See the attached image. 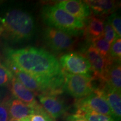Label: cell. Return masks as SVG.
<instances>
[{"label":"cell","mask_w":121,"mask_h":121,"mask_svg":"<svg viewBox=\"0 0 121 121\" xmlns=\"http://www.w3.org/2000/svg\"><path fill=\"white\" fill-rule=\"evenodd\" d=\"M76 114L83 116L88 112H95L109 116L113 118V114L108 103L99 89H95L90 94L76 102Z\"/></svg>","instance_id":"5"},{"label":"cell","mask_w":121,"mask_h":121,"mask_svg":"<svg viewBox=\"0 0 121 121\" xmlns=\"http://www.w3.org/2000/svg\"><path fill=\"white\" fill-rule=\"evenodd\" d=\"M38 98L44 109L53 119L61 117L67 111L65 102L56 95L40 94Z\"/></svg>","instance_id":"9"},{"label":"cell","mask_w":121,"mask_h":121,"mask_svg":"<svg viewBox=\"0 0 121 121\" xmlns=\"http://www.w3.org/2000/svg\"><path fill=\"white\" fill-rule=\"evenodd\" d=\"M10 84L11 93L17 99L30 105L37 103L35 100V94L22 85L14 76L13 77Z\"/></svg>","instance_id":"12"},{"label":"cell","mask_w":121,"mask_h":121,"mask_svg":"<svg viewBox=\"0 0 121 121\" xmlns=\"http://www.w3.org/2000/svg\"><path fill=\"white\" fill-rule=\"evenodd\" d=\"M6 56L10 67L22 70L36 78L52 80L64 76L57 59L42 48L31 47L9 49Z\"/></svg>","instance_id":"1"},{"label":"cell","mask_w":121,"mask_h":121,"mask_svg":"<svg viewBox=\"0 0 121 121\" xmlns=\"http://www.w3.org/2000/svg\"><path fill=\"white\" fill-rule=\"evenodd\" d=\"M66 121H87L82 116L78 114L69 115L66 118Z\"/></svg>","instance_id":"25"},{"label":"cell","mask_w":121,"mask_h":121,"mask_svg":"<svg viewBox=\"0 0 121 121\" xmlns=\"http://www.w3.org/2000/svg\"><path fill=\"white\" fill-rule=\"evenodd\" d=\"M101 90L104 98L109 105L113 119L116 121H121V91L103 85Z\"/></svg>","instance_id":"11"},{"label":"cell","mask_w":121,"mask_h":121,"mask_svg":"<svg viewBox=\"0 0 121 121\" xmlns=\"http://www.w3.org/2000/svg\"><path fill=\"white\" fill-rule=\"evenodd\" d=\"M59 63L62 71L66 73L93 77L91 75L93 73L91 66L82 54L78 53L65 54L60 58Z\"/></svg>","instance_id":"6"},{"label":"cell","mask_w":121,"mask_h":121,"mask_svg":"<svg viewBox=\"0 0 121 121\" xmlns=\"http://www.w3.org/2000/svg\"><path fill=\"white\" fill-rule=\"evenodd\" d=\"M63 72L65 76L63 90L73 97L82 99L95 90L93 84V77Z\"/></svg>","instance_id":"4"},{"label":"cell","mask_w":121,"mask_h":121,"mask_svg":"<svg viewBox=\"0 0 121 121\" xmlns=\"http://www.w3.org/2000/svg\"><path fill=\"white\" fill-rule=\"evenodd\" d=\"M85 57L90 62L93 72V78L104 81L105 73L113 60L104 58L96 48L90 45L85 53Z\"/></svg>","instance_id":"8"},{"label":"cell","mask_w":121,"mask_h":121,"mask_svg":"<svg viewBox=\"0 0 121 121\" xmlns=\"http://www.w3.org/2000/svg\"><path fill=\"white\" fill-rule=\"evenodd\" d=\"M44 39L47 45L56 52H63L69 50L75 43L71 35L49 27L45 30Z\"/></svg>","instance_id":"7"},{"label":"cell","mask_w":121,"mask_h":121,"mask_svg":"<svg viewBox=\"0 0 121 121\" xmlns=\"http://www.w3.org/2000/svg\"><path fill=\"white\" fill-rule=\"evenodd\" d=\"M10 121H17V120H16V119H11L10 120Z\"/></svg>","instance_id":"26"},{"label":"cell","mask_w":121,"mask_h":121,"mask_svg":"<svg viewBox=\"0 0 121 121\" xmlns=\"http://www.w3.org/2000/svg\"><path fill=\"white\" fill-rule=\"evenodd\" d=\"M38 103L30 105L25 104L17 99L10 100L9 112L11 119L20 121L34 112Z\"/></svg>","instance_id":"13"},{"label":"cell","mask_w":121,"mask_h":121,"mask_svg":"<svg viewBox=\"0 0 121 121\" xmlns=\"http://www.w3.org/2000/svg\"><path fill=\"white\" fill-rule=\"evenodd\" d=\"M13 77V75L11 71L0 63V86L10 84Z\"/></svg>","instance_id":"20"},{"label":"cell","mask_w":121,"mask_h":121,"mask_svg":"<svg viewBox=\"0 0 121 121\" xmlns=\"http://www.w3.org/2000/svg\"><path fill=\"white\" fill-rule=\"evenodd\" d=\"M56 5L83 22L86 20L91 15L90 7L85 1L66 0L60 1Z\"/></svg>","instance_id":"10"},{"label":"cell","mask_w":121,"mask_h":121,"mask_svg":"<svg viewBox=\"0 0 121 121\" xmlns=\"http://www.w3.org/2000/svg\"><path fill=\"white\" fill-rule=\"evenodd\" d=\"M24 119L26 121H54V119L39 104L36 107L34 112Z\"/></svg>","instance_id":"18"},{"label":"cell","mask_w":121,"mask_h":121,"mask_svg":"<svg viewBox=\"0 0 121 121\" xmlns=\"http://www.w3.org/2000/svg\"><path fill=\"white\" fill-rule=\"evenodd\" d=\"M42 15L49 28L61 30L71 35L78 34L85 27L84 22L73 17L56 5L44 6Z\"/></svg>","instance_id":"3"},{"label":"cell","mask_w":121,"mask_h":121,"mask_svg":"<svg viewBox=\"0 0 121 121\" xmlns=\"http://www.w3.org/2000/svg\"><path fill=\"white\" fill-rule=\"evenodd\" d=\"M10 100L4 99L0 102V121H10L11 119L9 112Z\"/></svg>","instance_id":"24"},{"label":"cell","mask_w":121,"mask_h":121,"mask_svg":"<svg viewBox=\"0 0 121 121\" xmlns=\"http://www.w3.org/2000/svg\"><path fill=\"white\" fill-rule=\"evenodd\" d=\"M90 9L98 15H107L112 13L116 9L115 2L109 0L85 1Z\"/></svg>","instance_id":"15"},{"label":"cell","mask_w":121,"mask_h":121,"mask_svg":"<svg viewBox=\"0 0 121 121\" xmlns=\"http://www.w3.org/2000/svg\"><path fill=\"white\" fill-rule=\"evenodd\" d=\"M26 121V120H25V119L24 118V119H22V120H20V121Z\"/></svg>","instance_id":"27"},{"label":"cell","mask_w":121,"mask_h":121,"mask_svg":"<svg viewBox=\"0 0 121 121\" xmlns=\"http://www.w3.org/2000/svg\"><path fill=\"white\" fill-rule=\"evenodd\" d=\"M102 84L103 85L121 91V69L120 62H113L109 66Z\"/></svg>","instance_id":"14"},{"label":"cell","mask_w":121,"mask_h":121,"mask_svg":"<svg viewBox=\"0 0 121 121\" xmlns=\"http://www.w3.org/2000/svg\"><path fill=\"white\" fill-rule=\"evenodd\" d=\"M92 45L97 49V51L104 58L112 60L110 57V44L103 37V35L98 38L92 40Z\"/></svg>","instance_id":"17"},{"label":"cell","mask_w":121,"mask_h":121,"mask_svg":"<svg viewBox=\"0 0 121 121\" xmlns=\"http://www.w3.org/2000/svg\"><path fill=\"white\" fill-rule=\"evenodd\" d=\"M34 33V19L26 11L13 9L0 17V37L20 42L30 39Z\"/></svg>","instance_id":"2"},{"label":"cell","mask_w":121,"mask_h":121,"mask_svg":"<svg viewBox=\"0 0 121 121\" xmlns=\"http://www.w3.org/2000/svg\"><path fill=\"white\" fill-rule=\"evenodd\" d=\"M110 57L113 62H121V39L119 38L112 44L110 49Z\"/></svg>","instance_id":"19"},{"label":"cell","mask_w":121,"mask_h":121,"mask_svg":"<svg viewBox=\"0 0 121 121\" xmlns=\"http://www.w3.org/2000/svg\"><path fill=\"white\" fill-rule=\"evenodd\" d=\"M108 22L117 34V37L121 38V19L120 15L117 13H113L108 17Z\"/></svg>","instance_id":"23"},{"label":"cell","mask_w":121,"mask_h":121,"mask_svg":"<svg viewBox=\"0 0 121 121\" xmlns=\"http://www.w3.org/2000/svg\"><path fill=\"white\" fill-rule=\"evenodd\" d=\"M82 116L87 121H116L109 116L93 111L86 112Z\"/></svg>","instance_id":"22"},{"label":"cell","mask_w":121,"mask_h":121,"mask_svg":"<svg viewBox=\"0 0 121 121\" xmlns=\"http://www.w3.org/2000/svg\"><path fill=\"white\" fill-rule=\"evenodd\" d=\"M104 21L101 19L92 16L88 19L85 34L91 40L98 38L103 35Z\"/></svg>","instance_id":"16"},{"label":"cell","mask_w":121,"mask_h":121,"mask_svg":"<svg viewBox=\"0 0 121 121\" xmlns=\"http://www.w3.org/2000/svg\"><path fill=\"white\" fill-rule=\"evenodd\" d=\"M103 37L110 44H112L116 39L119 38L107 20L104 22Z\"/></svg>","instance_id":"21"}]
</instances>
